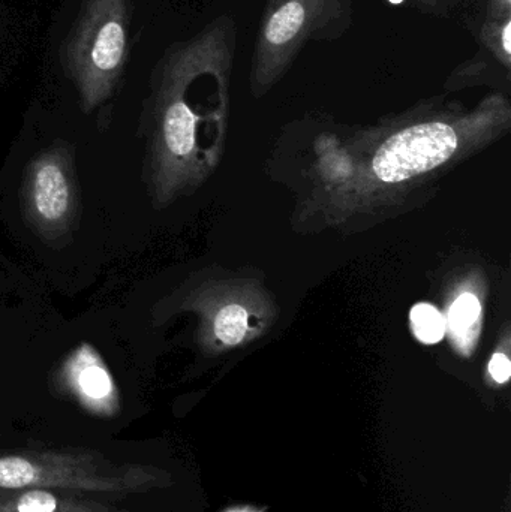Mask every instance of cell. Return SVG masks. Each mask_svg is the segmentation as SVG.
Here are the masks:
<instances>
[{
    "label": "cell",
    "mask_w": 511,
    "mask_h": 512,
    "mask_svg": "<svg viewBox=\"0 0 511 512\" xmlns=\"http://www.w3.org/2000/svg\"><path fill=\"white\" fill-rule=\"evenodd\" d=\"M32 463L21 457L0 459V487L2 489H23L35 478Z\"/></svg>",
    "instance_id": "30bf717a"
},
{
    "label": "cell",
    "mask_w": 511,
    "mask_h": 512,
    "mask_svg": "<svg viewBox=\"0 0 511 512\" xmlns=\"http://www.w3.org/2000/svg\"><path fill=\"white\" fill-rule=\"evenodd\" d=\"M482 315V306H480L479 298L473 294H464L455 301L452 309H450V325H452L453 333L464 339L473 333L474 325L479 322Z\"/></svg>",
    "instance_id": "9c48e42d"
},
{
    "label": "cell",
    "mask_w": 511,
    "mask_h": 512,
    "mask_svg": "<svg viewBox=\"0 0 511 512\" xmlns=\"http://www.w3.org/2000/svg\"><path fill=\"white\" fill-rule=\"evenodd\" d=\"M489 373L495 381L504 384L509 381L511 375V363L507 355L497 352L489 363Z\"/></svg>",
    "instance_id": "4fadbf2b"
},
{
    "label": "cell",
    "mask_w": 511,
    "mask_h": 512,
    "mask_svg": "<svg viewBox=\"0 0 511 512\" xmlns=\"http://www.w3.org/2000/svg\"><path fill=\"white\" fill-rule=\"evenodd\" d=\"M72 149L56 144L39 153L24 171L21 203L27 221L42 236L65 233L78 210Z\"/></svg>",
    "instance_id": "3957f363"
},
{
    "label": "cell",
    "mask_w": 511,
    "mask_h": 512,
    "mask_svg": "<svg viewBox=\"0 0 511 512\" xmlns=\"http://www.w3.org/2000/svg\"><path fill=\"white\" fill-rule=\"evenodd\" d=\"M411 322H413L414 334L420 342H440L446 333V319L431 304H419L411 310Z\"/></svg>",
    "instance_id": "52a82bcc"
},
{
    "label": "cell",
    "mask_w": 511,
    "mask_h": 512,
    "mask_svg": "<svg viewBox=\"0 0 511 512\" xmlns=\"http://www.w3.org/2000/svg\"><path fill=\"white\" fill-rule=\"evenodd\" d=\"M248 331V313L239 304H228L215 319V333L227 345L242 342Z\"/></svg>",
    "instance_id": "ba28073f"
},
{
    "label": "cell",
    "mask_w": 511,
    "mask_h": 512,
    "mask_svg": "<svg viewBox=\"0 0 511 512\" xmlns=\"http://www.w3.org/2000/svg\"><path fill=\"white\" fill-rule=\"evenodd\" d=\"M414 9L434 17H450L459 0H407Z\"/></svg>",
    "instance_id": "7c38bea8"
},
{
    "label": "cell",
    "mask_w": 511,
    "mask_h": 512,
    "mask_svg": "<svg viewBox=\"0 0 511 512\" xmlns=\"http://www.w3.org/2000/svg\"><path fill=\"white\" fill-rule=\"evenodd\" d=\"M56 508V498L42 490H33L21 496L17 505L18 512H54Z\"/></svg>",
    "instance_id": "8fae6325"
},
{
    "label": "cell",
    "mask_w": 511,
    "mask_h": 512,
    "mask_svg": "<svg viewBox=\"0 0 511 512\" xmlns=\"http://www.w3.org/2000/svg\"><path fill=\"white\" fill-rule=\"evenodd\" d=\"M485 17L488 20L511 17V0H485Z\"/></svg>",
    "instance_id": "5bb4252c"
},
{
    "label": "cell",
    "mask_w": 511,
    "mask_h": 512,
    "mask_svg": "<svg viewBox=\"0 0 511 512\" xmlns=\"http://www.w3.org/2000/svg\"><path fill=\"white\" fill-rule=\"evenodd\" d=\"M131 0H83L60 48V62L90 113L113 96L129 48Z\"/></svg>",
    "instance_id": "7a4b0ae2"
},
{
    "label": "cell",
    "mask_w": 511,
    "mask_h": 512,
    "mask_svg": "<svg viewBox=\"0 0 511 512\" xmlns=\"http://www.w3.org/2000/svg\"><path fill=\"white\" fill-rule=\"evenodd\" d=\"M458 134L446 122H425L396 132L378 149L374 171L383 182L401 183L452 158Z\"/></svg>",
    "instance_id": "277c9868"
},
{
    "label": "cell",
    "mask_w": 511,
    "mask_h": 512,
    "mask_svg": "<svg viewBox=\"0 0 511 512\" xmlns=\"http://www.w3.org/2000/svg\"><path fill=\"white\" fill-rule=\"evenodd\" d=\"M65 369L72 384L77 385L80 393L87 399L98 402L113 394V379L102 363L101 355L92 346L81 345L75 349L69 355Z\"/></svg>",
    "instance_id": "5b68a950"
},
{
    "label": "cell",
    "mask_w": 511,
    "mask_h": 512,
    "mask_svg": "<svg viewBox=\"0 0 511 512\" xmlns=\"http://www.w3.org/2000/svg\"><path fill=\"white\" fill-rule=\"evenodd\" d=\"M356 0H267L251 54L249 81L261 93L278 83L309 42L339 41L353 27Z\"/></svg>",
    "instance_id": "6da1fadb"
},
{
    "label": "cell",
    "mask_w": 511,
    "mask_h": 512,
    "mask_svg": "<svg viewBox=\"0 0 511 512\" xmlns=\"http://www.w3.org/2000/svg\"><path fill=\"white\" fill-rule=\"evenodd\" d=\"M480 44L482 50L488 51L489 56L504 66L506 71L511 69V17L503 20H488L485 18L480 27Z\"/></svg>",
    "instance_id": "8992f818"
}]
</instances>
